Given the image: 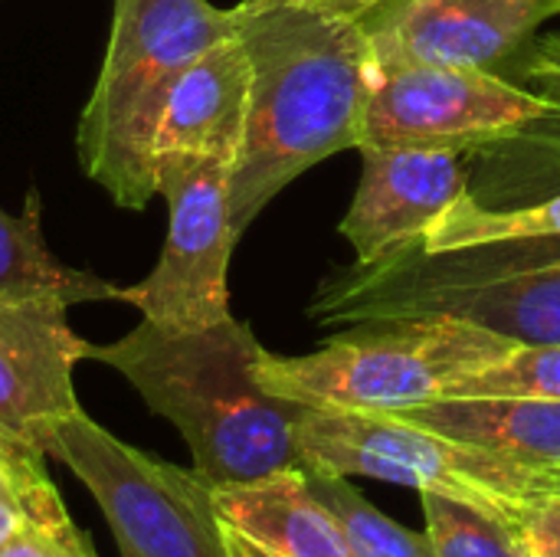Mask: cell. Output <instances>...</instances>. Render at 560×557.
<instances>
[{"label": "cell", "mask_w": 560, "mask_h": 557, "mask_svg": "<svg viewBox=\"0 0 560 557\" xmlns=\"http://www.w3.org/2000/svg\"><path fill=\"white\" fill-rule=\"evenodd\" d=\"M377 3H384V0H377Z\"/></svg>", "instance_id": "28"}, {"label": "cell", "mask_w": 560, "mask_h": 557, "mask_svg": "<svg viewBox=\"0 0 560 557\" xmlns=\"http://www.w3.org/2000/svg\"><path fill=\"white\" fill-rule=\"evenodd\" d=\"M560 16V0H384L361 16L377 66L499 72Z\"/></svg>", "instance_id": "10"}, {"label": "cell", "mask_w": 560, "mask_h": 557, "mask_svg": "<svg viewBox=\"0 0 560 557\" xmlns=\"http://www.w3.org/2000/svg\"><path fill=\"white\" fill-rule=\"evenodd\" d=\"M30 295H56L66 305L118 299V286L108 279L52 256L39 227L36 194H30L23 213H7L0 207V299Z\"/></svg>", "instance_id": "16"}, {"label": "cell", "mask_w": 560, "mask_h": 557, "mask_svg": "<svg viewBox=\"0 0 560 557\" xmlns=\"http://www.w3.org/2000/svg\"><path fill=\"white\" fill-rule=\"evenodd\" d=\"M397 417L528 469H560V401L436 397Z\"/></svg>", "instance_id": "15"}, {"label": "cell", "mask_w": 560, "mask_h": 557, "mask_svg": "<svg viewBox=\"0 0 560 557\" xmlns=\"http://www.w3.org/2000/svg\"><path fill=\"white\" fill-rule=\"evenodd\" d=\"M262 345L240 318L194 332L138 322L89 358L118 371L138 397L184 437L194 469L213 486L253 483L302 466L295 423L302 404L269 394L259 381Z\"/></svg>", "instance_id": "2"}, {"label": "cell", "mask_w": 560, "mask_h": 557, "mask_svg": "<svg viewBox=\"0 0 560 557\" xmlns=\"http://www.w3.org/2000/svg\"><path fill=\"white\" fill-rule=\"evenodd\" d=\"M433 557H528L515 519L443 496L420 492Z\"/></svg>", "instance_id": "18"}, {"label": "cell", "mask_w": 560, "mask_h": 557, "mask_svg": "<svg viewBox=\"0 0 560 557\" xmlns=\"http://www.w3.org/2000/svg\"><path fill=\"white\" fill-rule=\"evenodd\" d=\"M0 557H95L89 535L69 519L66 506L23 522Z\"/></svg>", "instance_id": "22"}, {"label": "cell", "mask_w": 560, "mask_h": 557, "mask_svg": "<svg viewBox=\"0 0 560 557\" xmlns=\"http://www.w3.org/2000/svg\"><path fill=\"white\" fill-rule=\"evenodd\" d=\"M515 525L525 538L528 557H560V492H541L518 506Z\"/></svg>", "instance_id": "24"}, {"label": "cell", "mask_w": 560, "mask_h": 557, "mask_svg": "<svg viewBox=\"0 0 560 557\" xmlns=\"http://www.w3.org/2000/svg\"><path fill=\"white\" fill-rule=\"evenodd\" d=\"M66 309L56 295L0 299V437L43 460L59 423L82 410L72 374L92 348Z\"/></svg>", "instance_id": "11"}, {"label": "cell", "mask_w": 560, "mask_h": 557, "mask_svg": "<svg viewBox=\"0 0 560 557\" xmlns=\"http://www.w3.org/2000/svg\"><path fill=\"white\" fill-rule=\"evenodd\" d=\"M322 328L456 318L512 341H560V240L427 253L423 243L371 266L335 269L308 302Z\"/></svg>", "instance_id": "3"}, {"label": "cell", "mask_w": 560, "mask_h": 557, "mask_svg": "<svg viewBox=\"0 0 560 557\" xmlns=\"http://www.w3.org/2000/svg\"><path fill=\"white\" fill-rule=\"evenodd\" d=\"M223 529H226V525H223ZM226 545H230V557H253L249 555V548L243 545V538H240L236 532H230V529H226Z\"/></svg>", "instance_id": "26"}, {"label": "cell", "mask_w": 560, "mask_h": 557, "mask_svg": "<svg viewBox=\"0 0 560 557\" xmlns=\"http://www.w3.org/2000/svg\"><path fill=\"white\" fill-rule=\"evenodd\" d=\"M515 240H560V194L528 204V207H509V210L479 207L472 197H463L430 230L423 250L446 253L459 246L515 243Z\"/></svg>", "instance_id": "19"}, {"label": "cell", "mask_w": 560, "mask_h": 557, "mask_svg": "<svg viewBox=\"0 0 560 557\" xmlns=\"http://www.w3.org/2000/svg\"><path fill=\"white\" fill-rule=\"evenodd\" d=\"M551 476V489H558L560 492V469H555V473H548Z\"/></svg>", "instance_id": "27"}, {"label": "cell", "mask_w": 560, "mask_h": 557, "mask_svg": "<svg viewBox=\"0 0 560 557\" xmlns=\"http://www.w3.org/2000/svg\"><path fill=\"white\" fill-rule=\"evenodd\" d=\"M518 341L456 318H397L354 325L312 355L262 351L269 394L312 410L400 414L446 397L466 374L499 361Z\"/></svg>", "instance_id": "5"}, {"label": "cell", "mask_w": 560, "mask_h": 557, "mask_svg": "<svg viewBox=\"0 0 560 557\" xmlns=\"http://www.w3.org/2000/svg\"><path fill=\"white\" fill-rule=\"evenodd\" d=\"M167 200V240L154 269L118 289V302L164 332H194L230 318V256L236 246L230 161H164L154 167Z\"/></svg>", "instance_id": "8"}, {"label": "cell", "mask_w": 560, "mask_h": 557, "mask_svg": "<svg viewBox=\"0 0 560 557\" xmlns=\"http://www.w3.org/2000/svg\"><path fill=\"white\" fill-rule=\"evenodd\" d=\"M253 69L233 33L200 53L174 82L154 131V167L164 161L236 164L249 118Z\"/></svg>", "instance_id": "13"}, {"label": "cell", "mask_w": 560, "mask_h": 557, "mask_svg": "<svg viewBox=\"0 0 560 557\" xmlns=\"http://www.w3.org/2000/svg\"><path fill=\"white\" fill-rule=\"evenodd\" d=\"M276 3L308 7V10H322V13H335V16H351V20H361L368 10L377 7V0H243V7H276Z\"/></svg>", "instance_id": "25"}, {"label": "cell", "mask_w": 560, "mask_h": 557, "mask_svg": "<svg viewBox=\"0 0 560 557\" xmlns=\"http://www.w3.org/2000/svg\"><path fill=\"white\" fill-rule=\"evenodd\" d=\"M312 492L325 502V509L335 515L351 557H433L427 532H410L397 525L390 515H384L377 506H371L348 476L322 473L312 466H302Z\"/></svg>", "instance_id": "17"}, {"label": "cell", "mask_w": 560, "mask_h": 557, "mask_svg": "<svg viewBox=\"0 0 560 557\" xmlns=\"http://www.w3.org/2000/svg\"><path fill=\"white\" fill-rule=\"evenodd\" d=\"M236 33L210 0H115L108 49L75 128L82 171L125 210L158 194L154 131L184 69Z\"/></svg>", "instance_id": "4"}, {"label": "cell", "mask_w": 560, "mask_h": 557, "mask_svg": "<svg viewBox=\"0 0 560 557\" xmlns=\"http://www.w3.org/2000/svg\"><path fill=\"white\" fill-rule=\"evenodd\" d=\"M253 85L230 204L236 236L299 174L358 148L377 62L361 20L308 7H233Z\"/></svg>", "instance_id": "1"}, {"label": "cell", "mask_w": 560, "mask_h": 557, "mask_svg": "<svg viewBox=\"0 0 560 557\" xmlns=\"http://www.w3.org/2000/svg\"><path fill=\"white\" fill-rule=\"evenodd\" d=\"M446 397H532L560 401V341H518L499 361L456 381Z\"/></svg>", "instance_id": "20"}, {"label": "cell", "mask_w": 560, "mask_h": 557, "mask_svg": "<svg viewBox=\"0 0 560 557\" xmlns=\"http://www.w3.org/2000/svg\"><path fill=\"white\" fill-rule=\"evenodd\" d=\"M515 79L525 82L528 92L545 98L560 121V33L551 36H535L515 66Z\"/></svg>", "instance_id": "23"}, {"label": "cell", "mask_w": 560, "mask_h": 557, "mask_svg": "<svg viewBox=\"0 0 560 557\" xmlns=\"http://www.w3.org/2000/svg\"><path fill=\"white\" fill-rule=\"evenodd\" d=\"M302 466L335 476H368L417 492H443L515 519L518 506L551 492V476L450 440L397 414L312 410L295 423Z\"/></svg>", "instance_id": "6"}, {"label": "cell", "mask_w": 560, "mask_h": 557, "mask_svg": "<svg viewBox=\"0 0 560 557\" xmlns=\"http://www.w3.org/2000/svg\"><path fill=\"white\" fill-rule=\"evenodd\" d=\"M59 506L62 499L43 469V456L0 437V552L23 522Z\"/></svg>", "instance_id": "21"}, {"label": "cell", "mask_w": 560, "mask_h": 557, "mask_svg": "<svg viewBox=\"0 0 560 557\" xmlns=\"http://www.w3.org/2000/svg\"><path fill=\"white\" fill-rule=\"evenodd\" d=\"M49 460L89 489L118 557H230L213 486L194 466L180 469L121 443L85 410L59 423Z\"/></svg>", "instance_id": "7"}, {"label": "cell", "mask_w": 560, "mask_h": 557, "mask_svg": "<svg viewBox=\"0 0 560 557\" xmlns=\"http://www.w3.org/2000/svg\"><path fill=\"white\" fill-rule=\"evenodd\" d=\"M555 121L545 98L499 72L440 66H377L361 144L479 151Z\"/></svg>", "instance_id": "9"}, {"label": "cell", "mask_w": 560, "mask_h": 557, "mask_svg": "<svg viewBox=\"0 0 560 557\" xmlns=\"http://www.w3.org/2000/svg\"><path fill=\"white\" fill-rule=\"evenodd\" d=\"M358 194L341 220V236L354 246V263L371 266L400 250L427 243L430 230L469 197L466 151L364 144Z\"/></svg>", "instance_id": "12"}, {"label": "cell", "mask_w": 560, "mask_h": 557, "mask_svg": "<svg viewBox=\"0 0 560 557\" xmlns=\"http://www.w3.org/2000/svg\"><path fill=\"white\" fill-rule=\"evenodd\" d=\"M220 522L253 557H351L348 542L312 492L302 466L213 489Z\"/></svg>", "instance_id": "14"}]
</instances>
